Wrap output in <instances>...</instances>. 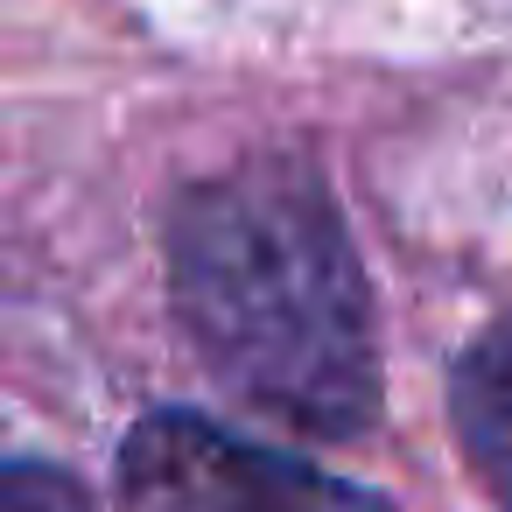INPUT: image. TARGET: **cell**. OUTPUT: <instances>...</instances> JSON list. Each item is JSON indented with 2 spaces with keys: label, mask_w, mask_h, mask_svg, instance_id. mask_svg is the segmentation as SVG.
<instances>
[{
  "label": "cell",
  "mask_w": 512,
  "mask_h": 512,
  "mask_svg": "<svg viewBox=\"0 0 512 512\" xmlns=\"http://www.w3.org/2000/svg\"><path fill=\"white\" fill-rule=\"evenodd\" d=\"M162 253L197 365L246 414L309 442H358L379 421L365 260L309 155L260 148L183 183Z\"/></svg>",
  "instance_id": "6da1fadb"
},
{
  "label": "cell",
  "mask_w": 512,
  "mask_h": 512,
  "mask_svg": "<svg viewBox=\"0 0 512 512\" xmlns=\"http://www.w3.org/2000/svg\"><path fill=\"white\" fill-rule=\"evenodd\" d=\"M120 512H393V505L211 414L155 407L120 442Z\"/></svg>",
  "instance_id": "7a4b0ae2"
},
{
  "label": "cell",
  "mask_w": 512,
  "mask_h": 512,
  "mask_svg": "<svg viewBox=\"0 0 512 512\" xmlns=\"http://www.w3.org/2000/svg\"><path fill=\"white\" fill-rule=\"evenodd\" d=\"M449 428L463 442V463L477 484L512 512V323H491L470 337L449 365Z\"/></svg>",
  "instance_id": "3957f363"
},
{
  "label": "cell",
  "mask_w": 512,
  "mask_h": 512,
  "mask_svg": "<svg viewBox=\"0 0 512 512\" xmlns=\"http://www.w3.org/2000/svg\"><path fill=\"white\" fill-rule=\"evenodd\" d=\"M0 512H92V505H85V491L57 463L15 456L8 463V484H0Z\"/></svg>",
  "instance_id": "277c9868"
}]
</instances>
